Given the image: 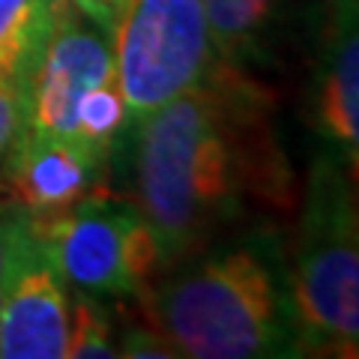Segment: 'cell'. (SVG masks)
<instances>
[{
	"mask_svg": "<svg viewBox=\"0 0 359 359\" xmlns=\"http://www.w3.org/2000/svg\"><path fill=\"white\" fill-rule=\"evenodd\" d=\"M33 240H36V233H33L27 212L18 204H4L0 201V287L9 285L21 257L30 252Z\"/></svg>",
	"mask_w": 359,
	"mask_h": 359,
	"instance_id": "cell-13",
	"label": "cell"
},
{
	"mask_svg": "<svg viewBox=\"0 0 359 359\" xmlns=\"http://www.w3.org/2000/svg\"><path fill=\"white\" fill-rule=\"evenodd\" d=\"M117 356H132V359H174L177 351L165 335L153 327V323H132L117 339Z\"/></svg>",
	"mask_w": 359,
	"mask_h": 359,
	"instance_id": "cell-15",
	"label": "cell"
},
{
	"mask_svg": "<svg viewBox=\"0 0 359 359\" xmlns=\"http://www.w3.org/2000/svg\"><path fill=\"white\" fill-rule=\"evenodd\" d=\"M135 141V204L156 237L162 269L198 255L252 201L266 207L290 201L269 99L228 60L144 117Z\"/></svg>",
	"mask_w": 359,
	"mask_h": 359,
	"instance_id": "cell-1",
	"label": "cell"
},
{
	"mask_svg": "<svg viewBox=\"0 0 359 359\" xmlns=\"http://www.w3.org/2000/svg\"><path fill=\"white\" fill-rule=\"evenodd\" d=\"M27 129V87L0 78V174Z\"/></svg>",
	"mask_w": 359,
	"mask_h": 359,
	"instance_id": "cell-14",
	"label": "cell"
},
{
	"mask_svg": "<svg viewBox=\"0 0 359 359\" xmlns=\"http://www.w3.org/2000/svg\"><path fill=\"white\" fill-rule=\"evenodd\" d=\"M33 233L66 285L90 297H144L162 273L159 245L135 201L93 189L45 219Z\"/></svg>",
	"mask_w": 359,
	"mask_h": 359,
	"instance_id": "cell-5",
	"label": "cell"
},
{
	"mask_svg": "<svg viewBox=\"0 0 359 359\" xmlns=\"http://www.w3.org/2000/svg\"><path fill=\"white\" fill-rule=\"evenodd\" d=\"M108 36L129 129L222 60L201 0H126Z\"/></svg>",
	"mask_w": 359,
	"mask_h": 359,
	"instance_id": "cell-4",
	"label": "cell"
},
{
	"mask_svg": "<svg viewBox=\"0 0 359 359\" xmlns=\"http://www.w3.org/2000/svg\"><path fill=\"white\" fill-rule=\"evenodd\" d=\"M0 302H4V287H0Z\"/></svg>",
	"mask_w": 359,
	"mask_h": 359,
	"instance_id": "cell-17",
	"label": "cell"
},
{
	"mask_svg": "<svg viewBox=\"0 0 359 359\" xmlns=\"http://www.w3.org/2000/svg\"><path fill=\"white\" fill-rule=\"evenodd\" d=\"M287 297L299 353L356 356L359 231L353 174L332 156H320L309 171Z\"/></svg>",
	"mask_w": 359,
	"mask_h": 359,
	"instance_id": "cell-3",
	"label": "cell"
},
{
	"mask_svg": "<svg viewBox=\"0 0 359 359\" xmlns=\"http://www.w3.org/2000/svg\"><path fill=\"white\" fill-rule=\"evenodd\" d=\"M150 323L177 356L252 359L297 356L287 282L255 243L192 255L159 287L141 297Z\"/></svg>",
	"mask_w": 359,
	"mask_h": 359,
	"instance_id": "cell-2",
	"label": "cell"
},
{
	"mask_svg": "<svg viewBox=\"0 0 359 359\" xmlns=\"http://www.w3.org/2000/svg\"><path fill=\"white\" fill-rule=\"evenodd\" d=\"M114 78L111 36L60 4L27 81V129L75 144L81 105L96 87Z\"/></svg>",
	"mask_w": 359,
	"mask_h": 359,
	"instance_id": "cell-6",
	"label": "cell"
},
{
	"mask_svg": "<svg viewBox=\"0 0 359 359\" xmlns=\"http://www.w3.org/2000/svg\"><path fill=\"white\" fill-rule=\"evenodd\" d=\"M102 168V162L69 141L25 129L0 180L30 219H45L93 192Z\"/></svg>",
	"mask_w": 359,
	"mask_h": 359,
	"instance_id": "cell-8",
	"label": "cell"
},
{
	"mask_svg": "<svg viewBox=\"0 0 359 359\" xmlns=\"http://www.w3.org/2000/svg\"><path fill=\"white\" fill-rule=\"evenodd\" d=\"M57 13L60 0H0V78L27 87Z\"/></svg>",
	"mask_w": 359,
	"mask_h": 359,
	"instance_id": "cell-10",
	"label": "cell"
},
{
	"mask_svg": "<svg viewBox=\"0 0 359 359\" xmlns=\"http://www.w3.org/2000/svg\"><path fill=\"white\" fill-rule=\"evenodd\" d=\"M60 4L69 6L78 15H84L87 21H93L99 30L111 33V27H114V21H117L126 0H60Z\"/></svg>",
	"mask_w": 359,
	"mask_h": 359,
	"instance_id": "cell-16",
	"label": "cell"
},
{
	"mask_svg": "<svg viewBox=\"0 0 359 359\" xmlns=\"http://www.w3.org/2000/svg\"><path fill=\"white\" fill-rule=\"evenodd\" d=\"M318 129L356 177L359 162V30L356 0H332L314 78Z\"/></svg>",
	"mask_w": 359,
	"mask_h": 359,
	"instance_id": "cell-9",
	"label": "cell"
},
{
	"mask_svg": "<svg viewBox=\"0 0 359 359\" xmlns=\"http://www.w3.org/2000/svg\"><path fill=\"white\" fill-rule=\"evenodd\" d=\"M105 356H117V341H114V332H111V318L96 302V297L81 294L78 299H72L66 359H105Z\"/></svg>",
	"mask_w": 359,
	"mask_h": 359,
	"instance_id": "cell-12",
	"label": "cell"
},
{
	"mask_svg": "<svg viewBox=\"0 0 359 359\" xmlns=\"http://www.w3.org/2000/svg\"><path fill=\"white\" fill-rule=\"evenodd\" d=\"M216 39L219 57L237 63L240 54L252 48L266 21L273 18L278 0H201Z\"/></svg>",
	"mask_w": 359,
	"mask_h": 359,
	"instance_id": "cell-11",
	"label": "cell"
},
{
	"mask_svg": "<svg viewBox=\"0 0 359 359\" xmlns=\"http://www.w3.org/2000/svg\"><path fill=\"white\" fill-rule=\"evenodd\" d=\"M72 299L66 278L33 240L0 302V359H66Z\"/></svg>",
	"mask_w": 359,
	"mask_h": 359,
	"instance_id": "cell-7",
	"label": "cell"
}]
</instances>
